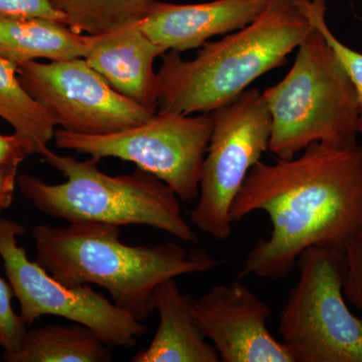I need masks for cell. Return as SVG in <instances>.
<instances>
[{
  "label": "cell",
  "mask_w": 362,
  "mask_h": 362,
  "mask_svg": "<svg viewBox=\"0 0 362 362\" xmlns=\"http://www.w3.org/2000/svg\"><path fill=\"white\" fill-rule=\"evenodd\" d=\"M0 361H1V356H0Z\"/></svg>",
  "instance_id": "25"
},
{
  "label": "cell",
  "mask_w": 362,
  "mask_h": 362,
  "mask_svg": "<svg viewBox=\"0 0 362 362\" xmlns=\"http://www.w3.org/2000/svg\"><path fill=\"white\" fill-rule=\"evenodd\" d=\"M13 296L11 284L0 277V346L4 352L20 349L28 333V325L13 310L11 305Z\"/></svg>",
  "instance_id": "20"
},
{
  "label": "cell",
  "mask_w": 362,
  "mask_h": 362,
  "mask_svg": "<svg viewBox=\"0 0 362 362\" xmlns=\"http://www.w3.org/2000/svg\"><path fill=\"white\" fill-rule=\"evenodd\" d=\"M18 168L0 166V214L11 206L18 187Z\"/></svg>",
  "instance_id": "24"
},
{
  "label": "cell",
  "mask_w": 362,
  "mask_h": 362,
  "mask_svg": "<svg viewBox=\"0 0 362 362\" xmlns=\"http://www.w3.org/2000/svg\"><path fill=\"white\" fill-rule=\"evenodd\" d=\"M270 0H214L175 4L156 0L140 28L150 40L169 51L202 47L216 35H228L251 23Z\"/></svg>",
  "instance_id": "12"
},
{
  "label": "cell",
  "mask_w": 362,
  "mask_h": 362,
  "mask_svg": "<svg viewBox=\"0 0 362 362\" xmlns=\"http://www.w3.org/2000/svg\"><path fill=\"white\" fill-rule=\"evenodd\" d=\"M304 9L312 25L322 33L354 83L358 99V129L362 133V54L343 44L331 32L325 21V0H304Z\"/></svg>",
  "instance_id": "19"
},
{
  "label": "cell",
  "mask_w": 362,
  "mask_h": 362,
  "mask_svg": "<svg viewBox=\"0 0 362 362\" xmlns=\"http://www.w3.org/2000/svg\"><path fill=\"white\" fill-rule=\"evenodd\" d=\"M0 14L49 18L66 25L65 18L57 11L52 0H0Z\"/></svg>",
  "instance_id": "22"
},
{
  "label": "cell",
  "mask_w": 362,
  "mask_h": 362,
  "mask_svg": "<svg viewBox=\"0 0 362 362\" xmlns=\"http://www.w3.org/2000/svg\"><path fill=\"white\" fill-rule=\"evenodd\" d=\"M300 278L281 312L279 332L296 362H362V317L343 294V250L311 247L297 265Z\"/></svg>",
  "instance_id": "6"
},
{
  "label": "cell",
  "mask_w": 362,
  "mask_h": 362,
  "mask_svg": "<svg viewBox=\"0 0 362 362\" xmlns=\"http://www.w3.org/2000/svg\"><path fill=\"white\" fill-rule=\"evenodd\" d=\"M313 28L304 0H270L256 20L206 42L194 59L165 52L157 71V111L192 115L230 103L257 78L284 66Z\"/></svg>",
  "instance_id": "3"
},
{
  "label": "cell",
  "mask_w": 362,
  "mask_h": 362,
  "mask_svg": "<svg viewBox=\"0 0 362 362\" xmlns=\"http://www.w3.org/2000/svg\"><path fill=\"white\" fill-rule=\"evenodd\" d=\"M25 89L69 132L104 135L134 127L156 111L114 90L84 58L18 66Z\"/></svg>",
  "instance_id": "10"
},
{
  "label": "cell",
  "mask_w": 362,
  "mask_h": 362,
  "mask_svg": "<svg viewBox=\"0 0 362 362\" xmlns=\"http://www.w3.org/2000/svg\"><path fill=\"white\" fill-rule=\"evenodd\" d=\"M156 0H52L78 35H100L140 23Z\"/></svg>",
  "instance_id": "18"
},
{
  "label": "cell",
  "mask_w": 362,
  "mask_h": 362,
  "mask_svg": "<svg viewBox=\"0 0 362 362\" xmlns=\"http://www.w3.org/2000/svg\"><path fill=\"white\" fill-rule=\"evenodd\" d=\"M211 113L183 115L158 112L134 127L104 135H85L58 129L54 144L99 161L121 159L134 163L168 185L178 199L199 197L202 163L213 133Z\"/></svg>",
  "instance_id": "7"
},
{
  "label": "cell",
  "mask_w": 362,
  "mask_h": 362,
  "mask_svg": "<svg viewBox=\"0 0 362 362\" xmlns=\"http://www.w3.org/2000/svg\"><path fill=\"white\" fill-rule=\"evenodd\" d=\"M346 276L343 294L345 299L362 313V230L347 243Z\"/></svg>",
  "instance_id": "21"
},
{
  "label": "cell",
  "mask_w": 362,
  "mask_h": 362,
  "mask_svg": "<svg viewBox=\"0 0 362 362\" xmlns=\"http://www.w3.org/2000/svg\"><path fill=\"white\" fill-rule=\"evenodd\" d=\"M192 312L221 361L296 362L268 329L270 306L240 280L192 297Z\"/></svg>",
  "instance_id": "11"
},
{
  "label": "cell",
  "mask_w": 362,
  "mask_h": 362,
  "mask_svg": "<svg viewBox=\"0 0 362 362\" xmlns=\"http://www.w3.org/2000/svg\"><path fill=\"white\" fill-rule=\"evenodd\" d=\"M192 296L182 294L175 279L154 290V311L159 325L148 347L139 350L133 362H218L216 347L204 337L190 307Z\"/></svg>",
  "instance_id": "14"
},
{
  "label": "cell",
  "mask_w": 362,
  "mask_h": 362,
  "mask_svg": "<svg viewBox=\"0 0 362 362\" xmlns=\"http://www.w3.org/2000/svg\"><path fill=\"white\" fill-rule=\"evenodd\" d=\"M211 114L213 133L190 221L202 232L223 240L232 235L233 202L251 169L269 150L272 120L262 92L255 88Z\"/></svg>",
  "instance_id": "8"
},
{
  "label": "cell",
  "mask_w": 362,
  "mask_h": 362,
  "mask_svg": "<svg viewBox=\"0 0 362 362\" xmlns=\"http://www.w3.org/2000/svg\"><path fill=\"white\" fill-rule=\"evenodd\" d=\"M256 211L268 214L272 230L250 251L239 279L286 278L308 247L344 251L362 230V146L316 142L291 159L259 161L233 202L230 220Z\"/></svg>",
  "instance_id": "1"
},
{
  "label": "cell",
  "mask_w": 362,
  "mask_h": 362,
  "mask_svg": "<svg viewBox=\"0 0 362 362\" xmlns=\"http://www.w3.org/2000/svg\"><path fill=\"white\" fill-rule=\"evenodd\" d=\"M0 118L11 124L28 156L39 154L54 139V115L25 89L18 66L0 58Z\"/></svg>",
  "instance_id": "17"
},
{
  "label": "cell",
  "mask_w": 362,
  "mask_h": 362,
  "mask_svg": "<svg viewBox=\"0 0 362 362\" xmlns=\"http://www.w3.org/2000/svg\"><path fill=\"white\" fill-rule=\"evenodd\" d=\"M121 226L76 221L33 228L37 262L69 287L94 284L137 320L154 311L157 286L185 274L206 273L218 262L204 250L188 254L175 243L131 246L121 240Z\"/></svg>",
  "instance_id": "2"
},
{
  "label": "cell",
  "mask_w": 362,
  "mask_h": 362,
  "mask_svg": "<svg viewBox=\"0 0 362 362\" xmlns=\"http://www.w3.org/2000/svg\"><path fill=\"white\" fill-rule=\"evenodd\" d=\"M26 156L25 145L16 133L9 136L0 134V166L18 168Z\"/></svg>",
  "instance_id": "23"
},
{
  "label": "cell",
  "mask_w": 362,
  "mask_h": 362,
  "mask_svg": "<svg viewBox=\"0 0 362 362\" xmlns=\"http://www.w3.org/2000/svg\"><path fill=\"white\" fill-rule=\"evenodd\" d=\"M40 156L66 178L64 183L49 185L35 176H18L21 195L42 214L68 223L147 226L183 242L199 240L183 218L177 195L148 171L137 168L130 175H109L95 159L59 156L49 146Z\"/></svg>",
  "instance_id": "4"
},
{
  "label": "cell",
  "mask_w": 362,
  "mask_h": 362,
  "mask_svg": "<svg viewBox=\"0 0 362 362\" xmlns=\"http://www.w3.org/2000/svg\"><path fill=\"white\" fill-rule=\"evenodd\" d=\"M89 44L90 35H78L59 21L0 14V58L14 65L85 58Z\"/></svg>",
  "instance_id": "15"
},
{
  "label": "cell",
  "mask_w": 362,
  "mask_h": 362,
  "mask_svg": "<svg viewBox=\"0 0 362 362\" xmlns=\"http://www.w3.org/2000/svg\"><path fill=\"white\" fill-rule=\"evenodd\" d=\"M165 52L137 23L103 35H90L84 59L117 92L157 111L158 77L154 62Z\"/></svg>",
  "instance_id": "13"
},
{
  "label": "cell",
  "mask_w": 362,
  "mask_h": 362,
  "mask_svg": "<svg viewBox=\"0 0 362 362\" xmlns=\"http://www.w3.org/2000/svg\"><path fill=\"white\" fill-rule=\"evenodd\" d=\"M111 347L89 328L49 325L26 333L20 349L4 352L7 362H110Z\"/></svg>",
  "instance_id": "16"
},
{
  "label": "cell",
  "mask_w": 362,
  "mask_h": 362,
  "mask_svg": "<svg viewBox=\"0 0 362 362\" xmlns=\"http://www.w3.org/2000/svg\"><path fill=\"white\" fill-rule=\"evenodd\" d=\"M297 49L286 77L262 92L271 114L269 151L291 159L316 142L356 146L359 106L349 74L315 26Z\"/></svg>",
  "instance_id": "5"
},
{
  "label": "cell",
  "mask_w": 362,
  "mask_h": 362,
  "mask_svg": "<svg viewBox=\"0 0 362 362\" xmlns=\"http://www.w3.org/2000/svg\"><path fill=\"white\" fill-rule=\"evenodd\" d=\"M25 233L21 223L0 218V257L26 325L45 315L58 316L89 328L109 347L134 346L146 326L90 285L69 287L30 261L18 243Z\"/></svg>",
  "instance_id": "9"
}]
</instances>
